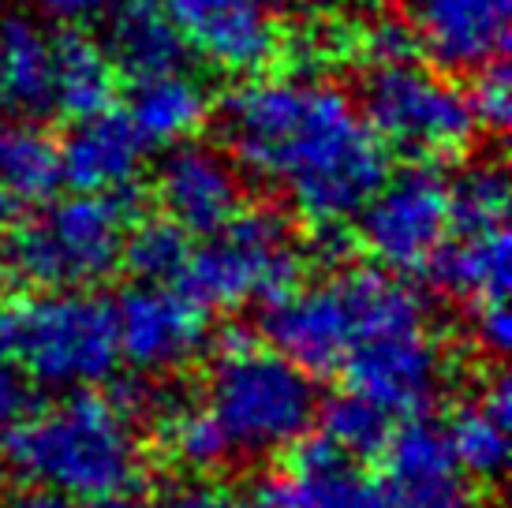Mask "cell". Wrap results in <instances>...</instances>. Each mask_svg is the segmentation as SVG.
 Masks as SVG:
<instances>
[{
  "mask_svg": "<svg viewBox=\"0 0 512 508\" xmlns=\"http://www.w3.org/2000/svg\"><path fill=\"white\" fill-rule=\"evenodd\" d=\"M247 172L281 184L307 221H348L389 176V150L341 90L303 79L247 83L221 105Z\"/></svg>",
  "mask_w": 512,
  "mask_h": 508,
  "instance_id": "1",
  "label": "cell"
},
{
  "mask_svg": "<svg viewBox=\"0 0 512 508\" xmlns=\"http://www.w3.org/2000/svg\"><path fill=\"white\" fill-rule=\"evenodd\" d=\"M4 460L19 479L72 497H128L143 482L135 423L105 393L75 389L49 411L8 426Z\"/></svg>",
  "mask_w": 512,
  "mask_h": 508,
  "instance_id": "2",
  "label": "cell"
},
{
  "mask_svg": "<svg viewBox=\"0 0 512 508\" xmlns=\"http://www.w3.org/2000/svg\"><path fill=\"white\" fill-rule=\"evenodd\" d=\"M404 329H427V299L400 277L359 266L333 269L318 284H299L270 303L262 318L273 348L311 378L337 374L359 340Z\"/></svg>",
  "mask_w": 512,
  "mask_h": 508,
  "instance_id": "3",
  "label": "cell"
},
{
  "mask_svg": "<svg viewBox=\"0 0 512 508\" xmlns=\"http://www.w3.org/2000/svg\"><path fill=\"white\" fill-rule=\"evenodd\" d=\"M206 408L240 456H270L296 445L318 423V385L303 367L266 352L243 325L217 337V359L206 381Z\"/></svg>",
  "mask_w": 512,
  "mask_h": 508,
  "instance_id": "4",
  "label": "cell"
},
{
  "mask_svg": "<svg viewBox=\"0 0 512 508\" xmlns=\"http://www.w3.org/2000/svg\"><path fill=\"white\" fill-rule=\"evenodd\" d=\"M139 191L120 187L105 195L75 191L34 217H19L4 232V262L19 281L42 292H68L109 281L120 269L124 232L135 221Z\"/></svg>",
  "mask_w": 512,
  "mask_h": 508,
  "instance_id": "5",
  "label": "cell"
},
{
  "mask_svg": "<svg viewBox=\"0 0 512 508\" xmlns=\"http://www.w3.org/2000/svg\"><path fill=\"white\" fill-rule=\"evenodd\" d=\"M0 348L34 385L94 389L120 363L113 303L83 288L34 296L4 314Z\"/></svg>",
  "mask_w": 512,
  "mask_h": 508,
  "instance_id": "6",
  "label": "cell"
},
{
  "mask_svg": "<svg viewBox=\"0 0 512 508\" xmlns=\"http://www.w3.org/2000/svg\"><path fill=\"white\" fill-rule=\"evenodd\" d=\"M176 288L202 311H240L247 303H277L303 284V254L292 247V225L281 210L243 206L225 228L191 247Z\"/></svg>",
  "mask_w": 512,
  "mask_h": 508,
  "instance_id": "7",
  "label": "cell"
},
{
  "mask_svg": "<svg viewBox=\"0 0 512 508\" xmlns=\"http://www.w3.org/2000/svg\"><path fill=\"white\" fill-rule=\"evenodd\" d=\"M359 105L363 120L378 131V139L393 142L408 154H460L479 131L468 94L415 60L370 64L363 75Z\"/></svg>",
  "mask_w": 512,
  "mask_h": 508,
  "instance_id": "8",
  "label": "cell"
},
{
  "mask_svg": "<svg viewBox=\"0 0 512 508\" xmlns=\"http://www.w3.org/2000/svg\"><path fill=\"white\" fill-rule=\"evenodd\" d=\"M359 247L385 269L423 273L449 236V180L438 165L419 161L389 172L359 206Z\"/></svg>",
  "mask_w": 512,
  "mask_h": 508,
  "instance_id": "9",
  "label": "cell"
},
{
  "mask_svg": "<svg viewBox=\"0 0 512 508\" xmlns=\"http://www.w3.org/2000/svg\"><path fill=\"white\" fill-rule=\"evenodd\" d=\"M120 359L146 378L187 367L210 340L206 311L176 284H131L113 303Z\"/></svg>",
  "mask_w": 512,
  "mask_h": 508,
  "instance_id": "10",
  "label": "cell"
},
{
  "mask_svg": "<svg viewBox=\"0 0 512 508\" xmlns=\"http://www.w3.org/2000/svg\"><path fill=\"white\" fill-rule=\"evenodd\" d=\"M348 389L374 400L389 415H419L434 404L441 385V352L427 329H404L359 340L344 355Z\"/></svg>",
  "mask_w": 512,
  "mask_h": 508,
  "instance_id": "11",
  "label": "cell"
},
{
  "mask_svg": "<svg viewBox=\"0 0 512 508\" xmlns=\"http://www.w3.org/2000/svg\"><path fill=\"white\" fill-rule=\"evenodd\" d=\"M157 202L191 236H210L243 210V180L221 150L172 142L157 169Z\"/></svg>",
  "mask_w": 512,
  "mask_h": 508,
  "instance_id": "12",
  "label": "cell"
},
{
  "mask_svg": "<svg viewBox=\"0 0 512 508\" xmlns=\"http://www.w3.org/2000/svg\"><path fill=\"white\" fill-rule=\"evenodd\" d=\"M187 45L225 71H258L277 57L273 0H169Z\"/></svg>",
  "mask_w": 512,
  "mask_h": 508,
  "instance_id": "13",
  "label": "cell"
},
{
  "mask_svg": "<svg viewBox=\"0 0 512 508\" xmlns=\"http://www.w3.org/2000/svg\"><path fill=\"white\" fill-rule=\"evenodd\" d=\"M419 49L434 68L471 75L505 57L512 0H408Z\"/></svg>",
  "mask_w": 512,
  "mask_h": 508,
  "instance_id": "14",
  "label": "cell"
},
{
  "mask_svg": "<svg viewBox=\"0 0 512 508\" xmlns=\"http://www.w3.org/2000/svg\"><path fill=\"white\" fill-rule=\"evenodd\" d=\"M60 150V180L72 191L105 195L120 187H135L143 169L146 142L128 120V113L101 109L94 116L72 120Z\"/></svg>",
  "mask_w": 512,
  "mask_h": 508,
  "instance_id": "15",
  "label": "cell"
},
{
  "mask_svg": "<svg viewBox=\"0 0 512 508\" xmlns=\"http://www.w3.org/2000/svg\"><path fill=\"white\" fill-rule=\"evenodd\" d=\"M101 49L120 75H128L131 83L165 75V71H184L187 45L184 30L176 27L165 4L157 0H124L109 12Z\"/></svg>",
  "mask_w": 512,
  "mask_h": 508,
  "instance_id": "16",
  "label": "cell"
},
{
  "mask_svg": "<svg viewBox=\"0 0 512 508\" xmlns=\"http://www.w3.org/2000/svg\"><path fill=\"white\" fill-rule=\"evenodd\" d=\"M509 247L512 240L505 225L490 232H471L456 243H441L427 262V273L445 296L464 299L468 307H479L490 299H509Z\"/></svg>",
  "mask_w": 512,
  "mask_h": 508,
  "instance_id": "17",
  "label": "cell"
},
{
  "mask_svg": "<svg viewBox=\"0 0 512 508\" xmlns=\"http://www.w3.org/2000/svg\"><path fill=\"white\" fill-rule=\"evenodd\" d=\"M124 113L146 146H172V142L191 139L206 124L210 94L199 79H191L184 71H165L135 83Z\"/></svg>",
  "mask_w": 512,
  "mask_h": 508,
  "instance_id": "18",
  "label": "cell"
},
{
  "mask_svg": "<svg viewBox=\"0 0 512 508\" xmlns=\"http://www.w3.org/2000/svg\"><path fill=\"white\" fill-rule=\"evenodd\" d=\"M53 49V109L72 120L94 116L113 105L116 68L109 64L101 42L86 30L68 27L49 38Z\"/></svg>",
  "mask_w": 512,
  "mask_h": 508,
  "instance_id": "19",
  "label": "cell"
},
{
  "mask_svg": "<svg viewBox=\"0 0 512 508\" xmlns=\"http://www.w3.org/2000/svg\"><path fill=\"white\" fill-rule=\"evenodd\" d=\"M0 68L8 86V113H53V49L23 15L0 19Z\"/></svg>",
  "mask_w": 512,
  "mask_h": 508,
  "instance_id": "20",
  "label": "cell"
},
{
  "mask_svg": "<svg viewBox=\"0 0 512 508\" xmlns=\"http://www.w3.org/2000/svg\"><path fill=\"white\" fill-rule=\"evenodd\" d=\"M60 150L42 127L0 120V191L23 206H42L60 191Z\"/></svg>",
  "mask_w": 512,
  "mask_h": 508,
  "instance_id": "21",
  "label": "cell"
},
{
  "mask_svg": "<svg viewBox=\"0 0 512 508\" xmlns=\"http://www.w3.org/2000/svg\"><path fill=\"white\" fill-rule=\"evenodd\" d=\"M157 423V445L161 456L172 460L184 471H217L228 464L232 445L221 423L214 419V411L206 404H184V400H165L154 415Z\"/></svg>",
  "mask_w": 512,
  "mask_h": 508,
  "instance_id": "22",
  "label": "cell"
},
{
  "mask_svg": "<svg viewBox=\"0 0 512 508\" xmlns=\"http://www.w3.org/2000/svg\"><path fill=\"white\" fill-rule=\"evenodd\" d=\"M385 464V475L400 482H430L456 475L460 467L453 460V445H449V430L423 411L408 415V423L393 426V434L378 452Z\"/></svg>",
  "mask_w": 512,
  "mask_h": 508,
  "instance_id": "23",
  "label": "cell"
},
{
  "mask_svg": "<svg viewBox=\"0 0 512 508\" xmlns=\"http://www.w3.org/2000/svg\"><path fill=\"white\" fill-rule=\"evenodd\" d=\"M187 254H191V232L176 225L169 213H161V217H143L135 228L128 225L120 266L143 284H172L180 277Z\"/></svg>",
  "mask_w": 512,
  "mask_h": 508,
  "instance_id": "24",
  "label": "cell"
},
{
  "mask_svg": "<svg viewBox=\"0 0 512 508\" xmlns=\"http://www.w3.org/2000/svg\"><path fill=\"white\" fill-rule=\"evenodd\" d=\"M509 217V176L501 165H471L449 180V228L456 236L490 232Z\"/></svg>",
  "mask_w": 512,
  "mask_h": 508,
  "instance_id": "25",
  "label": "cell"
},
{
  "mask_svg": "<svg viewBox=\"0 0 512 508\" xmlns=\"http://www.w3.org/2000/svg\"><path fill=\"white\" fill-rule=\"evenodd\" d=\"M318 419H322V434L352 460H374L393 434V415L352 389L318 404Z\"/></svg>",
  "mask_w": 512,
  "mask_h": 508,
  "instance_id": "26",
  "label": "cell"
},
{
  "mask_svg": "<svg viewBox=\"0 0 512 508\" xmlns=\"http://www.w3.org/2000/svg\"><path fill=\"white\" fill-rule=\"evenodd\" d=\"M449 430V445H453L456 467H464L471 479L498 482L509 467V430L494 423L479 404H468L453 415Z\"/></svg>",
  "mask_w": 512,
  "mask_h": 508,
  "instance_id": "27",
  "label": "cell"
},
{
  "mask_svg": "<svg viewBox=\"0 0 512 508\" xmlns=\"http://www.w3.org/2000/svg\"><path fill=\"white\" fill-rule=\"evenodd\" d=\"M348 508H471V494L456 475L430 482H400L385 475L382 482L363 479Z\"/></svg>",
  "mask_w": 512,
  "mask_h": 508,
  "instance_id": "28",
  "label": "cell"
},
{
  "mask_svg": "<svg viewBox=\"0 0 512 508\" xmlns=\"http://www.w3.org/2000/svg\"><path fill=\"white\" fill-rule=\"evenodd\" d=\"M471 113H475V124L486 127V131H505L512 120V79H509V64L505 57L490 60L479 71H471Z\"/></svg>",
  "mask_w": 512,
  "mask_h": 508,
  "instance_id": "29",
  "label": "cell"
},
{
  "mask_svg": "<svg viewBox=\"0 0 512 508\" xmlns=\"http://www.w3.org/2000/svg\"><path fill=\"white\" fill-rule=\"evenodd\" d=\"M359 45L370 57V64H397V60H415L419 53V38L408 23H400L393 15H382L374 19L370 27H363L359 34Z\"/></svg>",
  "mask_w": 512,
  "mask_h": 508,
  "instance_id": "30",
  "label": "cell"
},
{
  "mask_svg": "<svg viewBox=\"0 0 512 508\" xmlns=\"http://www.w3.org/2000/svg\"><path fill=\"white\" fill-rule=\"evenodd\" d=\"M359 251V236L344 221H314L311 240H307V254L322 269H344L352 266V258Z\"/></svg>",
  "mask_w": 512,
  "mask_h": 508,
  "instance_id": "31",
  "label": "cell"
},
{
  "mask_svg": "<svg viewBox=\"0 0 512 508\" xmlns=\"http://www.w3.org/2000/svg\"><path fill=\"white\" fill-rule=\"evenodd\" d=\"M471 333L479 340V348L494 359H505L512 344V322H509V307L505 299H490V303H479L471 307Z\"/></svg>",
  "mask_w": 512,
  "mask_h": 508,
  "instance_id": "32",
  "label": "cell"
},
{
  "mask_svg": "<svg viewBox=\"0 0 512 508\" xmlns=\"http://www.w3.org/2000/svg\"><path fill=\"white\" fill-rule=\"evenodd\" d=\"M0 508H131V505L128 497H72L53 490V486L30 482V486L4 497Z\"/></svg>",
  "mask_w": 512,
  "mask_h": 508,
  "instance_id": "33",
  "label": "cell"
},
{
  "mask_svg": "<svg viewBox=\"0 0 512 508\" xmlns=\"http://www.w3.org/2000/svg\"><path fill=\"white\" fill-rule=\"evenodd\" d=\"M30 408H34V381L0 348V426L19 423Z\"/></svg>",
  "mask_w": 512,
  "mask_h": 508,
  "instance_id": "34",
  "label": "cell"
},
{
  "mask_svg": "<svg viewBox=\"0 0 512 508\" xmlns=\"http://www.w3.org/2000/svg\"><path fill=\"white\" fill-rule=\"evenodd\" d=\"M161 508H255V497L247 501V497L232 494V490H225V486L202 482V486H184V490H176Z\"/></svg>",
  "mask_w": 512,
  "mask_h": 508,
  "instance_id": "35",
  "label": "cell"
},
{
  "mask_svg": "<svg viewBox=\"0 0 512 508\" xmlns=\"http://www.w3.org/2000/svg\"><path fill=\"white\" fill-rule=\"evenodd\" d=\"M479 408L494 419V423H501L505 430L512 426V385H509V374L505 370H494L490 378L483 381V393H479V400H475Z\"/></svg>",
  "mask_w": 512,
  "mask_h": 508,
  "instance_id": "36",
  "label": "cell"
},
{
  "mask_svg": "<svg viewBox=\"0 0 512 508\" xmlns=\"http://www.w3.org/2000/svg\"><path fill=\"white\" fill-rule=\"evenodd\" d=\"M116 4H124V0H42L45 12L64 19V23H83L94 15H109Z\"/></svg>",
  "mask_w": 512,
  "mask_h": 508,
  "instance_id": "37",
  "label": "cell"
},
{
  "mask_svg": "<svg viewBox=\"0 0 512 508\" xmlns=\"http://www.w3.org/2000/svg\"><path fill=\"white\" fill-rule=\"evenodd\" d=\"M23 210H27L23 202H15L12 195H4V191H0V236H4V232L23 217Z\"/></svg>",
  "mask_w": 512,
  "mask_h": 508,
  "instance_id": "38",
  "label": "cell"
},
{
  "mask_svg": "<svg viewBox=\"0 0 512 508\" xmlns=\"http://www.w3.org/2000/svg\"><path fill=\"white\" fill-rule=\"evenodd\" d=\"M8 113V86H4V68H0V116Z\"/></svg>",
  "mask_w": 512,
  "mask_h": 508,
  "instance_id": "39",
  "label": "cell"
},
{
  "mask_svg": "<svg viewBox=\"0 0 512 508\" xmlns=\"http://www.w3.org/2000/svg\"><path fill=\"white\" fill-rule=\"evenodd\" d=\"M4 303H8V299H4V266H0V325H4V314H8Z\"/></svg>",
  "mask_w": 512,
  "mask_h": 508,
  "instance_id": "40",
  "label": "cell"
}]
</instances>
